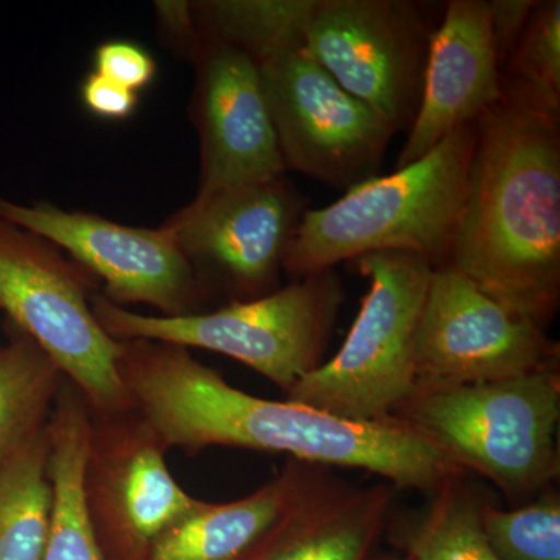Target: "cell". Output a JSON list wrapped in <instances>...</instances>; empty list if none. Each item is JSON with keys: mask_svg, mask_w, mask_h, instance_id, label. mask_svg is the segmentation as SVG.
Masks as SVG:
<instances>
[{"mask_svg": "<svg viewBox=\"0 0 560 560\" xmlns=\"http://www.w3.org/2000/svg\"><path fill=\"white\" fill-rule=\"evenodd\" d=\"M121 342L119 374L132 408L165 451L209 447L285 453L304 464L372 471L400 489L440 490L458 466L405 420L355 422L234 388L168 342Z\"/></svg>", "mask_w": 560, "mask_h": 560, "instance_id": "1", "label": "cell"}, {"mask_svg": "<svg viewBox=\"0 0 560 560\" xmlns=\"http://www.w3.org/2000/svg\"><path fill=\"white\" fill-rule=\"evenodd\" d=\"M547 327L560 304V106L503 77L475 121L469 189L447 265Z\"/></svg>", "mask_w": 560, "mask_h": 560, "instance_id": "2", "label": "cell"}, {"mask_svg": "<svg viewBox=\"0 0 560 560\" xmlns=\"http://www.w3.org/2000/svg\"><path fill=\"white\" fill-rule=\"evenodd\" d=\"M474 147L475 125L459 128L422 160L305 210L283 271L307 278L377 250L418 254L444 267L466 205Z\"/></svg>", "mask_w": 560, "mask_h": 560, "instance_id": "3", "label": "cell"}, {"mask_svg": "<svg viewBox=\"0 0 560 560\" xmlns=\"http://www.w3.org/2000/svg\"><path fill=\"white\" fill-rule=\"evenodd\" d=\"M394 418L515 499L558 477V366L474 385L418 386Z\"/></svg>", "mask_w": 560, "mask_h": 560, "instance_id": "4", "label": "cell"}, {"mask_svg": "<svg viewBox=\"0 0 560 560\" xmlns=\"http://www.w3.org/2000/svg\"><path fill=\"white\" fill-rule=\"evenodd\" d=\"M345 290L334 270L249 301H231L210 313L140 315L103 294L91 300L103 330L117 341L150 340L230 357L289 393L316 370L337 320Z\"/></svg>", "mask_w": 560, "mask_h": 560, "instance_id": "5", "label": "cell"}, {"mask_svg": "<svg viewBox=\"0 0 560 560\" xmlns=\"http://www.w3.org/2000/svg\"><path fill=\"white\" fill-rule=\"evenodd\" d=\"M355 260L370 289L348 338L285 396L338 418L377 422L394 418L418 389L416 335L434 267L404 250Z\"/></svg>", "mask_w": 560, "mask_h": 560, "instance_id": "6", "label": "cell"}, {"mask_svg": "<svg viewBox=\"0 0 560 560\" xmlns=\"http://www.w3.org/2000/svg\"><path fill=\"white\" fill-rule=\"evenodd\" d=\"M97 285L54 243L0 217V312L55 361L91 411L130 410L117 366L121 342L92 312Z\"/></svg>", "mask_w": 560, "mask_h": 560, "instance_id": "7", "label": "cell"}, {"mask_svg": "<svg viewBox=\"0 0 560 560\" xmlns=\"http://www.w3.org/2000/svg\"><path fill=\"white\" fill-rule=\"evenodd\" d=\"M285 171L352 189L375 178L396 131L302 49L260 65Z\"/></svg>", "mask_w": 560, "mask_h": 560, "instance_id": "8", "label": "cell"}, {"mask_svg": "<svg viewBox=\"0 0 560 560\" xmlns=\"http://www.w3.org/2000/svg\"><path fill=\"white\" fill-rule=\"evenodd\" d=\"M431 35L405 0H319L304 50L397 132L418 114Z\"/></svg>", "mask_w": 560, "mask_h": 560, "instance_id": "9", "label": "cell"}, {"mask_svg": "<svg viewBox=\"0 0 560 560\" xmlns=\"http://www.w3.org/2000/svg\"><path fill=\"white\" fill-rule=\"evenodd\" d=\"M559 346L452 267L434 268L415 345L418 386L504 381L556 366Z\"/></svg>", "mask_w": 560, "mask_h": 560, "instance_id": "10", "label": "cell"}, {"mask_svg": "<svg viewBox=\"0 0 560 560\" xmlns=\"http://www.w3.org/2000/svg\"><path fill=\"white\" fill-rule=\"evenodd\" d=\"M0 217L46 238L105 283L106 300L145 304L161 316L194 315L208 289L167 230L127 226L50 202L0 197Z\"/></svg>", "mask_w": 560, "mask_h": 560, "instance_id": "11", "label": "cell"}, {"mask_svg": "<svg viewBox=\"0 0 560 560\" xmlns=\"http://www.w3.org/2000/svg\"><path fill=\"white\" fill-rule=\"evenodd\" d=\"M307 198L285 176L197 198L162 224L200 276L249 301L278 290Z\"/></svg>", "mask_w": 560, "mask_h": 560, "instance_id": "12", "label": "cell"}, {"mask_svg": "<svg viewBox=\"0 0 560 560\" xmlns=\"http://www.w3.org/2000/svg\"><path fill=\"white\" fill-rule=\"evenodd\" d=\"M165 447L135 408L94 412L84 501L95 537L110 534L147 551L168 526L200 506L173 478Z\"/></svg>", "mask_w": 560, "mask_h": 560, "instance_id": "13", "label": "cell"}, {"mask_svg": "<svg viewBox=\"0 0 560 560\" xmlns=\"http://www.w3.org/2000/svg\"><path fill=\"white\" fill-rule=\"evenodd\" d=\"M191 113L200 136L197 198L283 176L260 66L243 51L202 38Z\"/></svg>", "mask_w": 560, "mask_h": 560, "instance_id": "14", "label": "cell"}, {"mask_svg": "<svg viewBox=\"0 0 560 560\" xmlns=\"http://www.w3.org/2000/svg\"><path fill=\"white\" fill-rule=\"evenodd\" d=\"M503 94V73L485 0H452L430 40L422 95L396 168L422 160L475 125Z\"/></svg>", "mask_w": 560, "mask_h": 560, "instance_id": "15", "label": "cell"}, {"mask_svg": "<svg viewBox=\"0 0 560 560\" xmlns=\"http://www.w3.org/2000/svg\"><path fill=\"white\" fill-rule=\"evenodd\" d=\"M318 480L304 463L293 460L245 499L201 501L151 541L147 560H238L267 539Z\"/></svg>", "mask_w": 560, "mask_h": 560, "instance_id": "16", "label": "cell"}, {"mask_svg": "<svg viewBox=\"0 0 560 560\" xmlns=\"http://www.w3.org/2000/svg\"><path fill=\"white\" fill-rule=\"evenodd\" d=\"M393 500V486L335 488L318 480L279 523L261 560H363Z\"/></svg>", "mask_w": 560, "mask_h": 560, "instance_id": "17", "label": "cell"}, {"mask_svg": "<svg viewBox=\"0 0 560 560\" xmlns=\"http://www.w3.org/2000/svg\"><path fill=\"white\" fill-rule=\"evenodd\" d=\"M0 348V466L46 429L66 377L55 361L10 323Z\"/></svg>", "mask_w": 560, "mask_h": 560, "instance_id": "18", "label": "cell"}, {"mask_svg": "<svg viewBox=\"0 0 560 560\" xmlns=\"http://www.w3.org/2000/svg\"><path fill=\"white\" fill-rule=\"evenodd\" d=\"M319 0H209L191 2L202 38L220 40L257 65L304 47Z\"/></svg>", "mask_w": 560, "mask_h": 560, "instance_id": "19", "label": "cell"}, {"mask_svg": "<svg viewBox=\"0 0 560 560\" xmlns=\"http://www.w3.org/2000/svg\"><path fill=\"white\" fill-rule=\"evenodd\" d=\"M49 423L0 466V560H43L51 521Z\"/></svg>", "mask_w": 560, "mask_h": 560, "instance_id": "20", "label": "cell"}, {"mask_svg": "<svg viewBox=\"0 0 560 560\" xmlns=\"http://www.w3.org/2000/svg\"><path fill=\"white\" fill-rule=\"evenodd\" d=\"M456 481L442 486L430 510L408 528L412 560H500L482 528V504Z\"/></svg>", "mask_w": 560, "mask_h": 560, "instance_id": "21", "label": "cell"}, {"mask_svg": "<svg viewBox=\"0 0 560 560\" xmlns=\"http://www.w3.org/2000/svg\"><path fill=\"white\" fill-rule=\"evenodd\" d=\"M481 523L500 560H560L558 497H547L514 511L482 504Z\"/></svg>", "mask_w": 560, "mask_h": 560, "instance_id": "22", "label": "cell"}, {"mask_svg": "<svg viewBox=\"0 0 560 560\" xmlns=\"http://www.w3.org/2000/svg\"><path fill=\"white\" fill-rule=\"evenodd\" d=\"M503 69L560 106V0L539 2Z\"/></svg>", "mask_w": 560, "mask_h": 560, "instance_id": "23", "label": "cell"}, {"mask_svg": "<svg viewBox=\"0 0 560 560\" xmlns=\"http://www.w3.org/2000/svg\"><path fill=\"white\" fill-rule=\"evenodd\" d=\"M43 560H105L84 501L83 482L72 475L51 486L49 539Z\"/></svg>", "mask_w": 560, "mask_h": 560, "instance_id": "24", "label": "cell"}, {"mask_svg": "<svg viewBox=\"0 0 560 560\" xmlns=\"http://www.w3.org/2000/svg\"><path fill=\"white\" fill-rule=\"evenodd\" d=\"M95 72L132 92L142 91L154 80L158 65L149 51L131 40H108L94 55Z\"/></svg>", "mask_w": 560, "mask_h": 560, "instance_id": "25", "label": "cell"}, {"mask_svg": "<svg viewBox=\"0 0 560 560\" xmlns=\"http://www.w3.org/2000/svg\"><path fill=\"white\" fill-rule=\"evenodd\" d=\"M488 3L490 28L503 73L504 66L539 5V0H492Z\"/></svg>", "mask_w": 560, "mask_h": 560, "instance_id": "26", "label": "cell"}, {"mask_svg": "<svg viewBox=\"0 0 560 560\" xmlns=\"http://www.w3.org/2000/svg\"><path fill=\"white\" fill-rule=\"evenodd\" d=\"M81 101L90 113L106 120H125L138 108V92L92 72L81 84Z\"/></svg>", "mask_w": 560, "mask_h": 560, "instance_id": "27", "label": "cell"}, {"mask_svg": "<svg viewBox=\"0 0 560 560\" xmlns=\"http://www.w3.org/2000/svg\"><path fill=\"white\" fill-rule=\"evenodd\" d=\"M154 10L165 40L180 54L194 58L195 50L200 44V32L191 2H156Z\"/></svg>", "mask_w": 560, "mask_h": 560, "instance_id": "28", "label": "cell"}, {"mask_svg": "<svg viewBox=\"0 0 560 560\" xmlns=\"http://www.w3.org/2000/svg\"><path fill=\"white\" fill-rule=\"evenodd\" d=\"M405 560H412L411 558L405 559Z\"/></svg>", "mask_w": 560, "mask_h": 560, "instance_id": "29", "label": "cell"}, {"mask_svg": "<svg viewBox=\"0 0 560 560\" xmlns=\"http://www.w3.org/2000/svg\"><path fill=\"white\" fill-rule=\"evenodd\" d=\"M0 348H2V345H0Z\"/></svg>", "mask_w": 560, "mask_h": 560, "instance_id": "30", "label": "cell"}]
</instances>
